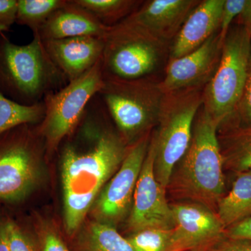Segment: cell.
<instances>
[{
    "mask_svg": "<svg viewBox=\"0 0 251 251\" xmlns=\"http://www.w3.org/2000/svg\"><path fill=\"white\" fill-rule=\"evenodd\" d=\"M109 113L97 94L60 150L64 226L76 234L96 198L117 173L128 146L107 124Z\"/></svg>",
    "mask_w": 251,
    "mask_h": 251,
    "instance_id": "1",
    "label": "cell"
},
{
    "mask_svg": "<svg viewBox=\"0 0 251 251\" xmlns=\"http://www.w3.org/2000/svg\"><path fill=\"white\" fill-rule=\"evenodd\" d=\"M219 127L202 105L188 150L173 169L166 188L167 194L176 201L198 203L216 213L226 187Z\"/></svg>",
    "mask_w": 251,
    "mask_h": 251,
    "instance_id": "2",
    "label": "cell"
},
{
    "mask_svg": "<svg viewBox=\"0 0 251 251\" xmlns=\"http://www.w3.org/2000/svg\"><path fill=\"white\" fill-rule=\"evenodd\" d=\"M27 45L15 44L0 32V92L20 104L41 103L68 83L54 64L39 34Z\"/></svg>",
    "mask_w": 251,
    "mask_h": 251,
    "instance_id": "3",
    "label": "cell"
},
{
    "mask_svg": "<svg viewBox=\"0 0 251 251\" xmlns=\"http://www.w3.org/2000/svg\"><path fill=\"white\" fill-rule=\"evenodd\" d=\"M98 94L128 146L157 125L164 94L152 77L131 80L104 77Z\"/></svg>",
    "mask_w": 251,
    "mask_h": 251,
    "instance_id": "4",
    "label": "cell"
},
{
    "mask_svg": "<svg viewBox=\"0 0 251 251\" xmlns=\"http://www.w3.org/2000/svg\"><path fill=\"white\" fill-rule=\"evenodd\" d=\"M203 89L175 91L163 96L158 129L151 136L155 145V176L166 189L173 169L191 143L195 120L202 105Z\"/></svg>",
    "mask_w": 251,
    "mask_h": 251,
    "instance_id": "5",
    "label": "cell"
},
{
    "mask_svg": "<svg viewBox=\"0 0 251 251\" xmlns=\"http://www.w3.org/2000/svg\"><path fill=\"white\" fill-rule=\"evenodd\" d=\"M251 49V34L247 27L241 23L230 27L215 74L203 89L202 108L219 126L234 113L242 98Z\"/></svg>",
    "mask_w": 251,
    "mask_h": 251,
    "instance_id": "6",
    "label": "cell"
},
{
    "mask_svg": "<svg viewBox=\"0 0 251 251\" xmlns=\"http://www.w3.org/2000/svg\"><path fill=\"white\" fill-rule=\"evenodd\" d=\"M168 44L122 21L104 36L103 76L125 80L151 77L164 62Z\"/></svg>",
    "mask_w": 251,
    "mask_h": 251,
    "instance_id": "7",
    "label": "cell"
},
{
    "mask_svg": "<svg viewBox=\"0 0 251 251\" xmlns=\"http://www.w3.org/2000/svg\"><path fill=\"white\" fill-rule=\"evenodd\" d=\"M45 142L37 125H23L0 135V202H22L37 186Z\"/></svg>",
    "mask_w": 251,
    "mask_h": 251,
    "instance_id": "8",
    "label": "cell"
},
{
    "mask_svg": "<svg viewBox=\"0 0 251 251\" xmlns=\"http://www.w3.org/2000/svg\"><path fill=\"white\" fill-rule=\"evenodd\" d=\"M104 85L102 58L76 80L46 96L45 115L37 128L45 142L46 152L57 151L63 140L80 122L90 100Z\"/></svg>",
    "mask_w": 251,
    "mask_h": 251,
    "instance_id": "9",
    "label": "cell"
},
{
    "mask_svg": "<svg viewBox=\"0 0 251 251\" xmlns=\"http://www.w3.org/2000/svg\"><path fill=\"white\" fill-rule=\"evenodd\" d=\"M151 137L149 133L130 145L121 166L102 190L94 209L98 221L114 226L130 211Z\"/></svg>",
    "mask_w": 251,
    "mask_h": 251,
    "instance_id": "10",
    "label": "cell"
},
{
    "mask_svg": "<svg viewBox=\"0 0 251 251\" xmlns=\"http://www.w3.org/2000/svg\"><path fill=\"white\" fill-rule=\"evenodd\" d=\"M154 160L155 145L151 136L128 216V227L132 233L148 228L172 229L174 227L166 189L158 182L155 176Z\"/></svg>",
    "mask_w": 251,
    "mask_h": 251,
    "instance_id": "11",
    "label": "cell"
},
{
    "mask_svg": "<svg viewBox=\"0 0 251 251\" xmlns=\"http://www.w3.org/2000/svg\"><path fill=\"white\" fill-rule=\"evenodd\" d=\"M170 204L174 227L168 251H204L226 236L219 216L206 206L187 201Z\"/></svg>",
    "mask_w": 251,
    "mask_h": 251,
    "instance_id": "12",
    "label": "cell"
},
{
    "mask_svg": "<svg viewBox=\"0 0 251 251\" xmlns=\"http://www.w3.org/2000/svg\"><path fill=\"white\" fill-rule=\"evenodd\" d=\"M223 44L218 31L190 53L170 59L164 78L159 82L163 94L204 87L215 74Z\"/></svg>",
    "mask_w": 251,
    "mask_h": 251,
    "instance_id": "13",
    "label": "cell"
},
{
    "mask_svg": "<svg viewBox=\"0 0 251 251\" xmlns=\"http://www.w3.org/2000/svg\"><path fill=\"white\" fill-rule=\"evenodd\" d=\"M197 0H151L141 4L122 21L168 43L174 39Z\"/></svg>",
    "mask_w": 251,
    "mask_h": 251,
    "instance_id": "14",
    "label": "cell"
},
{
    "mask_svg": "<svg viewBox=\"0 0 251 251\" xmlns=\"http://www.w3.org/2000/svg\"><path fill=\"white\" fill-rule=\"evenodd\" d=\"M43 43L49 57L65 75L68 82L82 76L103 55L104 38L78 36Z\"/></svg>",
    "mask_w": 251,
    "mask_h": 251,
    "instance_id": "15",
    "label": "cell"
},
{
    "mask_svg": "<svg viewBox=\"0 0 251 251\" xmlns=\"http://www.w3.org/2000/svg\"><path fill=\"white\" fill-rule=\"evenodd\" d=\"M225 0H204L188 15L170 49V59L179 58L219 31Z\"/></svg>",
    "mask_w": 251,
    "mask_h": 251,
    "instance_id": "16",
    "label": "cell"
},
{
    "mask_svg": "<svg viewBox=\"0 0 251 251\" xmlns=\"http://www.w3.org/2000/svg\"><path fill=\"white\" fill-rule=\"evenodd\" d=\"M109 28L74 0H67L50 16L38 34L43 41L87 36L104 38Z\"/></svg>",
    "mask_w": 251,
    "mask_h": 251,
    "instance_id": "17",
    "label": "cell"
},
{
    "mask_svg": "<svg viewBox=\"0 0 251 251\" xmlns=\"http://www.w3.org/2000/svg\"><path fill=\"white\" fill-rule=\"evenodd\" d=\"M218 138L224 169L237 174L251 170V123L220 125Z\"/></svg>",
    "mask_w": 251,
    "mask_h": 251,
    "instance_id": "18",
    "label": "cell"
},
{
    "mask_svg": "<svg viewBox=\"0 0 251 251\" xmlns=\"http://www.w3.org/2000/svg\"><path fill=\"white\" fill-rule=\"evenodd\" d=\"M216 214L226 229L251 216V170L238 173L232 189L220 200Z\"/></svg>",
    "mask_w": 251,
    "mask_h": 251,
    "instance_id": "19",
    "label": "cell"
},
{
    "mask_svg": "<svg viewBox=\"0 0 251 251\" xmlns=\"http://www.w3.org/2000/svg\"><path fill=\"white\" fill-rule=\"evenodd\" d=\"M72 251H135L126 238L122 237L114 226L94 221L81 231Z\"/></svg>",
    "mask_w": 251,
    "mask_h": 251,
    "instance_id": "20",
    "label": "cell"
},
{
    "mask_svg": "<svg viewBox=\"0 0 251 251\" xmlns=\"http://www.w3.org/2000/svg\"><path fill=\"white\" fill-rule=\"evenodd\" d=\"M44 102L32 105H22L6 98L0 92V135L23 125H39L44 120Z\"/></svg>",
    "mask_w": 251,
    "mask_h": 251,
    "instance_id": "21",
    "label": "cell"
},
{
    "mask_svg": "<svg viewBox=\"0 0 251 251\" xmlns=\"http://www.w3.org/2000/svg\"><path fill=\"white\" fill-rule=\"evenodd\" d=\"M106 27L122 22L141 5L133 0H74Z\"/></svg>",
    "mask_w": 251,
    "mask_h": 251,
    "instance_id": "22",
    "label": "cell"
},
{
    "mask_svg": "<svg viewBox=\"0 0 251 251\" xmlns=\"http://www.w3.org/2000/svg\"><path fill=\"white\" fill-rule=\"evenodd\" d=\"M67 0H18L16 23L38 34L50 16Z\"/></svg>",
    "mask_w": 251,
    "mask_h": 251,
    "instance_id": "23",
    "label": "cell"
},
{
    "mask_svg": "<svg viewBox=\"0 0 251 251\" xmlns=\"http://www.w3.org/2000/svg\"><path fill=\"white\" fill-rule=\"evenodd\" d=\"M172 229L148 228L133 232L126 238L135 251H168Z\"/></svg>",
    "mask_w": 251,
    "mask_h": 251,
    "instance_id": "24",
    "label": "cell"
},
{
    "mask_svg": "<svg viewBox=\"0 0 251 251\" xmlns=\"http://www.w3.org/2000/svg\"><path fill=\"white\" fill-rule=\"evenodd\" d=\"M11 251H39L37 244L14 220L3 219Z\"/></svg>",
    "mask_w": 251,
    "mask_h": 251,
    "instance_id": "25",
    "label": "cell"
},
{
    "mask_svg": "<svg viewBox=\"0 0 251 251\" xmlns=\"http://www.w3.org/2000/svg\"><path fill=\"white\" fill-rule=\"evenodd\" d=\"M251 123V49L245 90L235 111L221 125L244 126Z\"/></svg>",
    "mask_w": 251,
    "mask_h": 251,
    "instance_id": "26",
    "label": "cell"
},
{
    "mask_svg": "<svg viewBox=\"0 0 251 251\" xmlns=\"http://www.w3.org/2000/svg\"><path fill=\"white\" fill-rule=\"evenodd\" d=\"M248 1L249 0H225L219 29L220 39L223 44L230 29L232 21L234 18L242 15Z\"/></svg>",
    "mask_w": 251,
    "mask_h": 251,
    "instance_id": "27",
    "label": "cell"
},
{
    "mask_svg": "<svg viewBox=\"0 0 251 251\" xmlns=\"http://www.w3.org/2000/svg\"><path fill=\"white\" fill-rule=\"evenodd\" d=\"M39 251H72L54 229H41L38 242Z\"/></svg>",
    "mask_w": 251,
    "mask_h": 251,
    "instance_id": "28",
    "label": "cell"
},
{
    "mask_svg": "<svg viewBox=\"0 0 251 251\" xmlns=\"http://www.w3.org/2000/svg\"><path fill=\"white\" fill-rule=\"evenodd\" d=\"M18 0H0V32L9 31L16 23Z\"/></svg>",
    "mask_w": 251,
    "mask_h": 251,
    "instance_id": "29",
    "label": "cell"
},
{
    "mask_svg": "<svg viewBox=\"0 0 251 251\" xmlns=\"http://www.w3.org/2000/svg\"><path fill=\"white\" fill-rule=\"evenodd\" d=\"M204 251H251V242L226 235Z\"/></svg>",
    "mask_w": 251,
    "mask_h": 251,
    "instance_id": "30",
    "label": "cell"
},
{
    "mask_svg": "<svg viewBox=\"0 0 251 251\" xmlns=\"http://www.w3.org/2000/svg\"><path fill=\"white\" fill-rule=\"evenodd\" d=\"M226 235L251 242V216L226 229Z\"/></svg>",
    "mask_w": 251,
    "mask_h": 251,
    "instance_id": "31",
    "label": "cell"
},
{
    "mask_svg": "<svg viewBox=\"0 0 251 251\" xmlns=\"http://www.w3.org/2000/svg\"><path fill=\"white\" fill-rule=\"evenodd\" d=\"M0 251H11L3 220L0 219Z\"/></svg>",
    "mask_w": 251,
    "mask_h": 251,
    "instance_id": "32",
    "label": "cell"
},
{
    "mask_svg": "<svg viewBox=\"0 0 251 251\" xmlns=\"http://www.w3.org/2000/svg\"><path fill=\"white\" fill-rule=\"evenodd\" d=\"M242 23L247 27L251 34V0L248 1V4L242 15Z\"/></svg>",
    "mask_w": 251,
    "mask_h": 251,
    "instance_id": "33",
    "label": "cell"
}]
</instances>
